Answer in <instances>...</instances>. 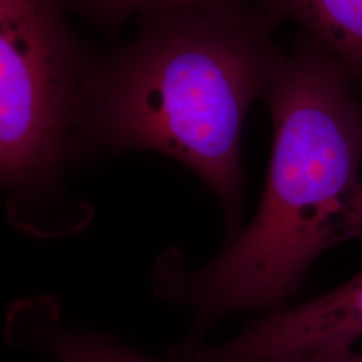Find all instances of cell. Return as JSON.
<instances>
[{
	"mask_svg": "<svg viewBox=\"0 0 362 362\" xmlns=\"http://www.w3.org/2000/svg\"><path fill=\"white\" fill-rule=\"evenodd\" d=\"M264 13L296 21L351 79H362V0H267Z\"/></svg>",
	"mask_w": 362,
	"mask_h": 362,
	"instance_id": "5b68a950",
	"label": "cell"
},
{
	"mask_svg": "<svg viewBox=\"0 0 362 362\" xmlns=\"http://www.w3.org/2000/svg\"><path fill=\"white\" fill-rule=\"evenodd\" d=\"M54 350L59 362H184L149 358L116 342L94 336L67 337L59 339Z\"/></svg>",
	"mask_w": 362,
	"mask_h": 362,
	"instance_id": "52a82bcc",
	"label": "cell"
},
{
	"mask_svg": "<svg viewBox=\"0 0 362 362\" xmlns=\"http://www.w3.org/2000/svg\"><path fill=\"white\" fill-rule=\"evenodd\" d=\"M91 73L59 0H0V187L52 176Z\"/></svg>",
	"mask_w": 362,
	"mask_h": 362,
	"instance_id": "3957f363",
	"label": "cell"
},
{
	"mask_svg": "<svg viewBox=\"0 0 362 362\" xmlns=\"http://www.w3.org/2000/svg\"><path fill=\"white\" fill-rule=\"evenodd\" d=\"M93 13L112 19L132 13L153 18L165 13L212 11L240 7L242 0H73Z\"/></svg>",
	"mask_w": 362,
	"mask_h": 362,
	"instance_id": "8992f818",
	"label": "cell"
},
{
	"mask_svg": "<svg viewBox=\"0 0 362 362\" xmlns=\"http://www.w3.org/2000/svg\"><path fill=\"white\" fill-rule=\"evenodd\" d=\"M272 23L242 7L148 18L137 38L91 73L82 118L93 137L176 158L236 218L247 110L282 57Z\"/></svg>",
	"mask_w": 362,
	"mask_h": 362,
	"instance_id": "7a4b0ae2",
	"label": "cell"
},
{
	"mask_svg": "<svg viewBox=\"0 0 362 362\" xmlns=\"http://www.w3.org/2000/svg\"><path fill=\"white\" fill-rule=\"evenodd\" d=\"M349 74L309 42L281 58L263 97L274 146L258 215L188 298L204 318L284 300L325 250L362 236V105Z\"/></svg>",
	"mask_w": 362,
	"mask_h": 362,
	"instance_id": "6da1fadb",
	"label": "cell"
},
{
	"mask_svg": "<svg viewBox=\"0 0 362 362\" xmlns=\"http://www.w3.org/2000/svg\"><path fill=\"white\" fill-rule=\"evenodd\" d=\"M286 362H362V354L351 349L336 350L306 356L298 360Z\"/></svg>",
	"mask_w": 362,
	"mask_h": 362,
	"instance_id": "ba28073f",
	"label": "cell"
},
{
	"mask_svg": "<svg viewBox=\"0 0 362 362\" xmlns=\"http://www.w3.org/2000/svg\"><path fill=\"white\" fill-rule=\"evenodd\" d=\"M362 338V272L346 285L250 325L226 345L202 349L199 362H286L351 349Z\"/></svg>",
	"mask_w": 362,
	"mask_h": 362,
	"instance_id": "277c9868",
	"label": "cell"
}]
</instances>
